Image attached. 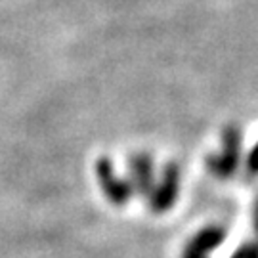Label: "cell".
I'll use <instances>...</instances> for the list:
<instances>
[{"instance_id": "cell-8", "label": "cell", "mask_w": 258, "mask_h": 258, "mask_svg": "<svg viewBox=\"0 0 258 258\" xmlns=\"http://www.w3.org/2000/svg\"><path fill=\"white\" fill-rule=\"evenodd\" d=\"M254 226H256V231H258V201H256V209H254Z\"/></svg>"}, {"instance_id": "cell-7", "label": "cell", "mask_w": 258, "mask_h": 258, "mask_svg": "<svg viewBox=\"0 0 258 258\" xmlns=\"http://www.w3.org/2000/svg\"><path fill=\"white\" fill-rule=\"evenodd\" d=\"M247 166H249L250 172H258V144L254 146V149L250 151L249 163H247Z\"/></svg>"}, {"instance_id": "cell-4", "label": "cell", "mask_w": 258, "mask_h": 258, "mask_svg": "<svg viewBox=\"0 0 258 258\" xmlns=\"http://www.w3.org/2000/svg\"><path fill=\"white\" fill-rule=\"evenodd\" d=\"M226 237V231L220 226H209L201 230L194 239L187 243L184 250V258H207L212 249H216ZM235 258V256H231Z\"/></svg>"}, {"instance_id": "cell-6", "label": "cell", "mask_w": 258, "mask_h": 258, "mask_svg": "<svg viewBox=\"0 0 258 258\" xmlns=\"http://www.w3.org/2000/svg\"><path fill=\"white\" fill-rule=\"evenodd\" d=\"M237 252H239V258H258V245L247 243V245L239 247Z\"/></svg>"}, {"instance_id": "cell-1", "label": "cell", "mask_w": 258, "mask_h": 258, "mask_svg": "<svg viewBox=\"0 0 258 258\" xmlns=\"http://www.w3.org/2000/svg\"><path fill=\"white\" fill-rule=\"evenodd\" d=\"M224 149L220 155H211L207 159V166L214 176L228 178L235 172L241 157V132L235 126H228L222 134Z\"/></svg>"}, {"instance_id": "cell-3", "label": "cell", "mask_w": 258, "mask_h": 258, "mask_svg": "<svg viewBox=\"0 0 258 258\" xmlns=\"http://www.w3.org/2000/svg\"><path fill=\"white\" fill-rule=\"evenodd\" d=\"M180 191V166L176 163H168L163 170L161 184L149 195V205L153 212H166L174 205L176 197Z\"/></svg>"}, {"instance_id": "cell-2", "label": "cell", "mask_w": 258, "mask_h": 258, "mask_svg": "<svg viewBox=\"0 0 258 258\" xmlns=\"http://www.w3.org/2000/svg\"><path fill=\"white\" fill-rule=\"evenodd\" d=\"M96 174H98L103 194H105V197L109 199L111 203L124 205L134 194L132 184L117 176V172L113 170V165H111V161L107 157H102V159L96 161Z\"/></svg>"}, {"instance_id": "cell-5", "label": "cell", "mask_w": 258, "mask_h": 258, "mask_svg": "<svg viewBox=\"0 0 258 258\" xmlns=\"http://www.w3.org/2000/svg\"><path fill=\"white\" fill-rule=\"evenodd\" d=\"M130 184L134 191L142 195H151L153 191V161L146 153H136L130 157Z\"/></svg>"}]
</instances>
